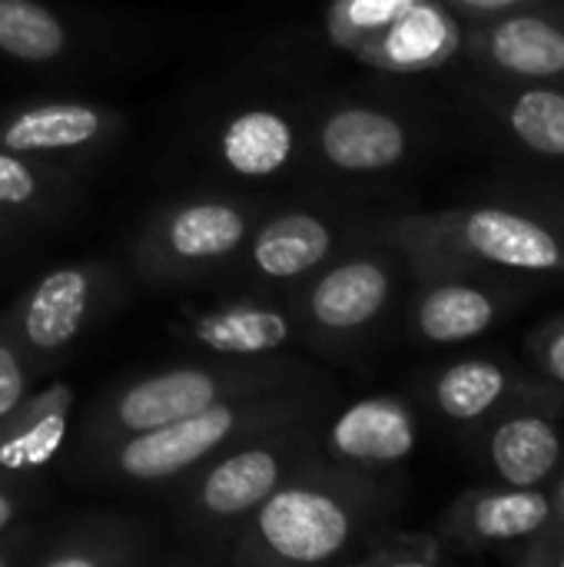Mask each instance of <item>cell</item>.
<instances>
[{
	"label": "cell",
	"mask_w": 564,
	"mask_h": 567,
	"mask_svg": "<svg viewBox=\"0 0 564 567\" xmlns=\"http://www.w3.org/2000/svg\"><path fill=\"white\" fill-rule=\"evenodd\" d=\"M259 206L239 196H183L150 213L130 246L133 269L150 286H186L233 269Z\"/></svg>",
	"instance_id": "ba28073f"
},
{
	"label": "cell",
	"mask_w": 564,
	"mask_h": 567,
	"mask_svg": "<svg viewBox=\"0 0 564 567\" xmlns=\"http://www.w3.org/2000/svg\"><path fill=\"white\" fill-rule=\"evenodd\" d=\"M525 355L539 379L564 392V312L529 332Z\"/></svg>",
	"instance_id": "4316f807"
},
{
	"label": "cell",
	"mask_w": 564,
	"mask_h": 567,
	"mask_svg": "<svg viewBox=\"0 0 564 567\" xmlns=\"http://www.w3.org/2000/svg\"><path fill=\"white\" fill-rule=\"evenodd\" d=\"M455 558L459 551L435 528L416 532L386 525L349 558V567H442Z\"/></svg>",
	"instance_id": "484cf974"
},
{
	"label": "cell",
	"mask_w": 564,
	"mask_h": 567,
	"mask_svg": "<svg viewBox=\"0 0 564 567\" xmlns=\"http://www.w3.org/2000/svg\"><path fill=\"white\" fill-rule=\"evenodd\" d=\"M419 439L422 415L406 395H369L329 409L319 422L322 458L366 475H396L416 455Z\"/></svg>",
	"instance_id": "9a60e30c"
},
{
	"label": "cell",
	"mask_w": 564,
	"mask_h": 567,
	"mask_svg": "<svg viewBox=\"0 0 564 567\" xmlns=\"http://www.w3.org/2000/svg\"><path fill=\"white\" fill-rule=\"evenodd\" d=\"M409 266L402 252L372 229L312 272L296 289L302 342L316 352H352L366 346L399 309Z\"/></svg>",
	"instance_id": "8992f818"
},
{
	"label": "cell",
	"mask_w": 564,
	"mask_h": 567,
	"mask_svg": "<svg viewBox=\"0 0 564 567\" xmlns=\"http://www.w3.org/2000/svg\"><path fill=\"white\" fill-rule=\"evenodd\" d=\"M326 412L256 432L199 465L173 488V535L183 548L180 561L213 565L223 542L289 475L322 455L319 422Z\"/></svg>",
	"instance_id": "5b68a950"
},
{
	"label": "cell",
	"mask_w": 564,
	"mask_h": 567,
	"mask_svg": "<svg viewBox=\"0 0 564 567\" xmlns=\"http://www.w3.org/2000/svg\"><path fill=\"white\" fill-rule=\"evenodd\" d=\"M306 146L309 156L336 176L379 179L416 163L425 150V126L409 106L342 100L312 120Z\"/></svg>",
	"instance_id": "8fae6325"
},
{
	"label": "cell",
	"mask_w": 564,
	"mask_h": 567,
	"mask_svg": "<svg viewBox=\"0 0 564 567\" xmlns=\"http://www.w3.org/2000/svg\"><path fill=\"white\" fill-rule=\"evenodd\" d=\"M442 3L455 17H462L465 23H485V20H499V17H509V13L548 7L552 0H442Z\"/></svg>",
	"instance_id": "4dcf8cb0"
},
{
	"label": "cell",
	"mask_w": 564,
	"mask_h": 567,
	"mask_svg": "<svg viewBox=\"0 0 564 567\" xmlns=\"http://www.w3.org/2000/svg\"><path fill=\"white\" fill-rule=\"evenodd\" d=\"M409 279L406 329L416 342L432 349H452L489 336L545 289L542 282L519 276L459 266H419L409 269Z\"/></svg>",
	"instance_id": "30bf717a"
},
{
	"label": "cell",
	"mask_w": 564,
	"mask_h": 567,
	"mask_svg": "<svg viewBox=\"0 0 564 567\" xmlns=\"http://www.w3.org/2000/svg\"><path fill=\"white\" fill-rule=\"evenodd\" d=\"M120 299L123 272L116 262H66L30 282L0 316V326L17 339L40 375L60 362L103 316H110Z\"/></svg>",
	"instance_id": "9c48e42d"
},
{
	"label": "cell",
	"mask_w": 564,
	"mask_h": 567,
	"mask_svg": "<svg viewBox=\"0 0 564 567\" xmlns=\"http://www.w3.org/2000/svg\"><path fill=\"white\" fill-rule=\"evenodd\" d=\"M316 385H326L319 369L302 359H293L289 352L266 359L209 355L203 362L166 365L100 392L76 425L73 452L140 435L233 399Z\"/></svg>",
	"instance_id": "277c9868"
},
{
	"label": "cell",
	"mask_w": 564,
	"mask_h": 567,
	"mask_svg": "<svg viewBox=\"0 0 564 567\" xmlns=\"http://www.w3.org/2000/svg\"><path fill=\"white\" fill-rule=\"evenodd\" d=\"M160 561L153 525L123 512H73L40 525L27 567H140Z\"/></svg>",
	"instance_id": "44dd1931"
},
{
	"label": "cell",
	"mask_w": 564,
	"mask_h": 567,
	"mask_svg": "<svg viewBox=\"0 0 564 567\" xmlns=\"http://www.w3.org/2000/svg\"><path fill=\"white\" fill-rule=\"evenodd\" d=\"M73 30L40 0H0V56L47 66L70 53Z\"/></svg>",
	"instance_id": "cb8c5ba5"
},
{
	"label": "cell",
	"mask_w": 564,
	"mask_h": 567,
	"mask_svg": "<svg viewBox=\"0 0 564 567\" xmlns=\"http://www.w3.org/2000/svg\"><path fill=\"white\" fill-rule=\"evenodd\" d=\"M173 332L206 355L266 359L286 355L302 342L299 316L293 302L269 296H236L213 306H180Z\"/></svg>",
	"instance_id": "ac0fdd59"
},
{
	"label": "cell",
	"mask_w": 564,
	"mask_h": 567,
	"mask_svg": "<svg viewBox=\"0 0 564 567\" xmlns=\"http://www.w3.org/2000/svg\"><path fill=\"white\" fill-rule=\"evenodd\" d=\"M465 103L485 136L525 173L564 179V90L472 73Z\"/></svg>",
	"instance_id": "7c38bea8"
},
{
	"label": "cell",
	"mask_w": 564,
	"mask_h": 567,
	"mask_svg": "<svg viewBox=\"0 0 564 567\" xmlns=\"http://www.w3.org/2000/svg\"><path fill=\"white\" fill-rule=\"evenodd\" d=\"M66 166L0 150V213L30 223L53 216L70 196Z\"/></svg>",
	"instance_id": "d4e9b609"
},
{
	"label": "cell",
	"mask_w": 564,
	"mask_h": 567,
	"mask_svg": "<svg viewBox=\"0 0 564 567\" xmlns=\"http://www.w3.org/2000/svg\"><path fill=\"white\" fill-rule=\"evenodd\" d=\"M422 405L445 429L475 435L499 412L522 402H562L564 392L522 362L499 352H469L435 365L422 379Z\"/></svg>",
	"instance_id": "4fadbf2b"
},
{
	"label": "cell",
	"mask_w": 564,
	"mask_h": 567,
	"mask_svg": "<svg viewBox=\"0 0 564 567\" xmlns=\"http://www.w3.org/2000/svg\"><path fill=\"white\" fill-rule=\"evenodd\" d=\"M402 502L396 475H366L322 455L289 475L216 551L213 565H349Z\"/></svg>",
	"instance_id": "6da1fadb"
},
{
	"label": "cell",
	"mask_w": 564,
	"mask_h": 567,
	"mask_svg": "<svg viewBox=\"0 0 564 567\" xmlns=\"http://www.w3.org/2000/svg\"><path fill=\"white\" fill-rule=\"evenodd\" d=\"M499 558L519 567H564V525L552 522L545 532L502 551Z\"/></svg>",
	"instance_id": "f546056e"
},
{
	"label": "cell",
	"mask_w": 564,
	"mask_h": 567,
	"mask_svg": "<svg viewBox=\"0 0 564 567\" xmlns=\"http://www.w3.org/2000/svg\"><path fill=\"white\" fill-rule=\"evenodd\" d=\"M555 522L548 488H519V485H475L465 488L435 522V532L465 555H502Z\"/></svg>",
	"instance_id": "d6986e66"
},
{
	"label": "cell",
	"mask_w": 564,
	"mask_h": 567,
	"mask_svg": "<svg viewBox=\"0 0 564 567\" xmlns=\"http://www.w3.org/2000/svg\"><path fill=\"white\" fill-rule=\"evenodd\" d=\"M306 146L299 123L279 106H243L229 113L216 136L213 153L226 173L239 179H273L293 169Z\"/></svg>",
	"instance_id": "603a6c76"
},
{
	"label": "cell",
	"mask_w": 564,
	"mask_h": 567,
	"mask_svg": "<svg viewBox=\"0 0 564 567\" xmlns=\"http://www.w3.org/2000/svg\"><path fill=\"white\" fill-rule=\"evenodd\" d=\"M376 233L402 252L409 269L459 266L542 286L564 282L562 229L545 213L502 189L485 203L382 219Z\"/></svg>",
	"instance_id": "3957f363"
},
{
	"label": "cell",
	"mask_w": 564,
	"mask_h": 567,
	"mask_svg": "<svg viewBox=\"0 0 564 567\" xmlns=\"http://www.w3.org/2000/svg\"><path fill=\"white\" fill-rule=\"evenodd\" d=\"M369 229L372 223H346L326 209L293 206L269 213L256 219L233 269L263 289H296Z\"/></svg>",
	"instance_id": "5bb4252c"
},
{
	"label": "cell",
	"mask_w": 564,
	"mask_h": 567,
	"mask_svg": "<svg viewBox=\"0 0 564 567\" xmlns=\"http://www.w3.org/2000/svg\"><path fill=\"white\" fill-rule=\"evenodd\" d=\"M126 120L93 100H33L0 113V150L47 163H83L106 153Z\"/></svg>",
	"instance_id": "2e32d148"
},
{
	"label": "cell",
	"mask_w": 564,
	"mask_h": 567,
	"mask_svg": "<svg viewBox=\"0 0 564 567\" xmlns=\"http://www.w3.org/2000/svg\"><path fill=\"white\" fill-rule=\"evenodd\" d=\"M469 23L442 0H329L326 37L359 63L422 76L465 60Z\"/></svg>",
	"instance_id": "52a82bcc"
},
{
	"label": "cell",
	"mask_w": 564,
	"mask_h": 567,
	"mask_svg": "<svg viewBox=\"0 0 564 567\" xmlns=\"http://www.w3.org/2000/svg\"><path fill=\"white\" fill-rule=\"evenodd\" d=\"M562 402H522L485 422L472 442L492 482L548 488L564 465Z\"/></svg>",
	"instance_id": "ffe728a7"
},
{
	"label": "cell",
	"mask_w": 564,
	"mask_h": 567,
	"mask_svg": "<svg viewBox=\"0 0 564 567\" xmlns=\"http://www.w3.org/2000/svg\"><path fill=\"white\" fill-rule=\"evenodd\" d=\"M40 538L37 522H20L7 532H0V567H27Z\"/></svg>",
	"instance_id": "1f68e13d"
},
{
	"label": "cell",
	"mask_w": 564,
	"mask_h": 567,
	"mask_svg": "<svg viewBox=\"0 0 564 567\" xmlns=\"http://www.w3.org/2000/svg\"><path fill=\"white\" fill-rule=\"evenodd\" d=\"M73 405L76 389L70 382H50L30 389V395L0 419V482L20 488L37 485L70 439Z\"/></svg>",
	"instance_id": "7402d4cb"
},
{
	"label": "cell",
	"mask_w": 564,
	"mask_h": 567,
	"mask_svg": "<svg viewBox=\"0 0 564 567\" xmlns=\"http://www.w3.org/2000/svg\"><path fill=\"white\" fill-rule=\"evenodd\" d=\"M326 409H332L329 385L233 399L140 435L70 452L66 475L76 485L106 492H173L186 475H193L229 445Z\"/></svg>",
	"instance_id": "7a4b0ae2"
},
{
	"label": "cell",
	"mask_w": 564,
	"mask_h": 567,
	"mask_svg": "<svg viewBox=\"0 0 564 567\" xmlns=\"http://www.w3.org/2000/svg\"><path fill=\"white\" fill-rule=\"evenodd\" d=\"M33 365L27 352L17 346V339L0 326V419L10 415L33 389Z\"/></svg>",
	"instance_id": "83f0119b"
},
{
	"label": "cell",
	"mask_w": 564,
	"mask_h": 567,
	"mask_svg": "<svg viewBox=\"0 0 564 567\" xmlns=\"http://www.w3.org/2000/svg\"><path fill=\"white\" fill-rule=\"evenodd\" d=\"M502 193H509V196H515V199L535 206L539 213H545V216L562 229L564 236V179L539 176V173H525V169H522L519 176H512V179L502 186Z\"/></svg>",
	"instance_id": "f1b7e54d"
},
{
	"label": "cell",
	"mask_w": 564,
	"mask_h": 567,
	"mask_svg": "<svg viewBox=\"0 0 564 567\" xmlns=\"http://www.w3.org/2000/svg\"><path fill=\"white\" fill-rule=\"evenodd\" d=\"M548 495H552V508H555V525H564V465L558 468V475L552 478Z\"/></svg>",
	"instance_id": "836d02e7"
},
{
	"label": "cell",
	"mask_w": 564,
	"mask_h": 567,
	"mask_svg": "<svg viewBox=\"0 0 564 567\" xmlns=\"http://www.w3.org/2000/svg\"><path fill=\"white\" fill-rule=\"evenodd\" d=\"M465 63L469 73L564 90V13L548 3L499 20L469 23Z\"/></svg>",
	"instance_id": "e0dca14e"
},
{
	"label": "cell",
	"mask_w": 564,
	"mask_h": 567,
	"mask_svg": "<svg viewBox=\"0 0 564 567\" xmlns=\"http://www.w3.org/2000/svg\"><path fill=\"white\" fill-rule=\"evenodd\" d=\"M27 512H30V488L0 482V532L27 522Z\"/></svg>",
	"instance_id": "d6a6232c"
},
{
	"label": "cell",
	"mask_w": 564,
	"mask_h": 567,
	"mask_svg": "<svg viewBox=\"0 0 564 567\" xmlns=\"http://www.w3.org/2000/svg\"><path fill=\"white\" fill-rule=\"evenodd\" d=\"M13 223H20V219H13V216L0 213V246L7 243V236H10V229H13Z\"/></svg>",
	"instance_id": "e575fe53"
},
{
	"label": "cell",
	"mask_w": 564,
	"mask_h": 567,
	"mask_svg": "<svg viewBox=\"0 0 564 567\" xmlns=\"http://www.w3.org/2000/svg\"><path fill=\"white\" fill-rule=\"evenodd\" d=\"M552 7H555V10H562V13H564V0H552Z\"/></svg>",
	"instance_id": "d590c367"
}]
</instances>
